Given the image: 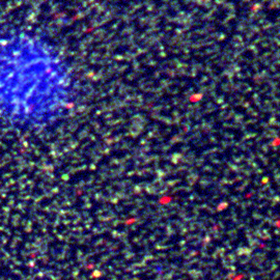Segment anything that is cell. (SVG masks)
<instances>
[{
    "label": "cell",
    "mask_w": 280,
    "mask_h": 280,
    "mask_svg": "<svg viewBox=\"0 0 280 280\" xmlns=\"http://www.w3.org/2000/svg\"><path fill=\"white\" fill-rule=\"evenodd\" d=\"M49 57L34 35L0 31V119L17 129L39 125L49 109Z\"/></svg>",
    "instance_id": "cell-1"
}]
</instances>
